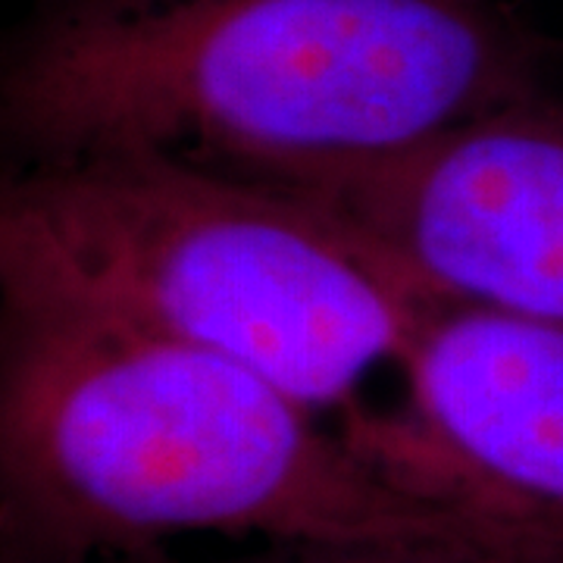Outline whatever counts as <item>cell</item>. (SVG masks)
I'll return each instance as SVG.
<instances>
[{"instance_id": "1", "label": "cell", "mask_w": 563, "mask_h": 563, "mask_svg": "<svg viewBox=\"0 0 563 563\" xmlns=\"http://www.w3.org/2000/svg\"><path fill=\"white\" fill-rule=\"evenodd\" d=\"M507 0H38L3 41L22 163L141 154L239 179L373 161L554 85Z\"/></svg>"}, {"instance_id": "2", "label": "cell", "mask_w": 563, "mask_h": 563, "mask_svg": "<svg viewBox=\"0 0 563 563\" xmlns=\"http://www.w3.org/2000/svg\"><path fill=\"white\" fill-rule=\"evenodd\" d=\"M0 488L13 539L60 563L176 536L554 563L510 523L404 479L257 373L66 310L3 307Z\"/></svg>"}, {"instance_id": "3", "label": "cell", "mask_w": 563, "mask_h": 563, "mask_svg": "<svg viewBox=\"0 0 563 563\" xmlns=\"http://www.w3.org/2000/svg\"><path fill=\"white\" fill-rule=\"evenodd\" d=\"M3 307L66 310L244 366L376 461L369 404L404 391L432 298L342 222L195 163L98 154L22 163L0 191Z\"/></svg>"}, {"instance_id": "4", "label": "cell", "mask_w": 563, "mask_h": 563, "mask_svg": "<svg viewBox=\"0 0 563 563\" xmlns=\"http://www.w3.org/2000/svg\"><path fill=\"white\" fill-rule=\"evenodd\" d=\"M432 298L563 322V91L485 110L373 161L269 179Z\"/></svg>"}, {"instance_id": "5", "label": "cell", "mask_w": 563, "mask_h": 563, "mask_svg": "<svg viewBox=\"0 0 563 563\" xmlns=\"http://www.w3.org/2000/svg\"><path fill=\"white\" fill-rule=\"evenodd\" d=\"M391 466L563 563V322L435 303L404 366Z\"/></svg>"}, {"instance_id": "6", "label": "cell", "mask_w": 563, "mask_h": 563, "mask_svg": "<svg viewBox=\"0 0 563 563\" xmlns=\"http://www.w3.org/2000/svg\"><path fill=\"white\" fill-rule=\"evenodd\" d=\"M242 563H526L498 551L398 544V548H269Z\"/></svg>"}]
</instances>
